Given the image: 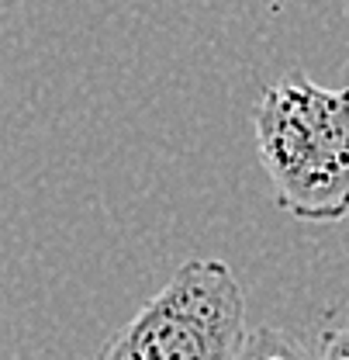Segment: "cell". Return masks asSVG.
I'll return each mask as SVG.
<instances>
[{
  "label": "cell",
  "mask_w": 349,
  "mask_h": 360,
  "mask_svg": "<svg viewBox=\"0 0 349 360\" xmlns=\"http://www.w3.org/2000/svg\"><path fill=\"white\" fill-rule=\"evenodd\" d=\"M253 135L277 208L298 222L346 219L349 87H325L291 70L260 94Z\"/></svg>",
  "instance_id": "6da1fadb"
},
{
  "label": "cell",
  "mask_w": 349,
  "mask_h": 360,
  "mask_svg": "<svg viewBox=\"0 0 349 360\" xmlns=\"http://www.w3.org/2000/svg\"><path fill=\"white\" fill-rule=\"evenodd\" d=\"M246 291L218 257H194L100 347L97 360H235Z\"/></svg>",
  "instance_id": "7a4b0ae2"
},
{
  "label": "cell",
  "mask_w": 349,
  "mask_h": 360,
  "mask_svg": "<svg viewBox=\"0 0 349 360\" xmlns=\"http://www.w3.org/2000/svg\"><path fill=\"white\" fill-rule=\"evenodd\" d=\"M235 360H311V357L287 329L256 326V329H246V340H242Z\"/></svg>",
  "instance_id": "3957f363"
},
{
  "label": "cell",
  "mask_w": 349,
  "mask_h": 360,
  "mask_svg": "<svg viewBox=\"0 0 349 360\" xmlns=\"http://www.w3.org/2000/svg\"><path fill=\"white\" fill-rule=\"evenodd\" d=\"M315 360H349V326H339V329L322 333Z\"/></svg>",
  "instance_id": "277c9868"
},
{
  "label": "cell",
  "mask_w": 349,
  "mask_h": 360,
  "mask_svg": "<svg viewBox=\"0 0 349 360\" xmlns=\"http://www.w3.org/2000/svg\"><path fill=\"white\" fill-rule=\"evenodd\" d=\"M21 0H0V14H7V11H14Z\"/></svg>",
  "instance_id": "5b68a950"
}]
</instances>
